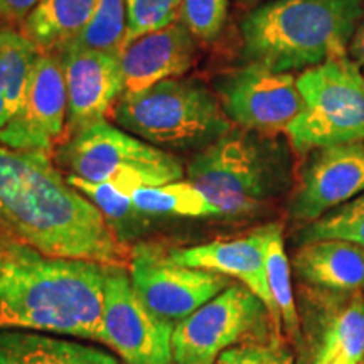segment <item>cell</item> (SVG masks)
Instances as JSON below:
<instances>
[{"label":"cell","instance_id":"cell-1","mask_svg":"<svg viewBox=\"0 0 364 364\" xmlns=\"http://www.w3.org/2000/svg\"><path fill=\"white\" fill-rule=\"evenodd\" d=\"M0 228L49 257L120 265L130 252L44 150L0 144Z\"/></svg>","mask_w":364,"mask_h":364},{"label":"cell","instance_id":"cell-2","mask_svg":"<svg viewBox=\"0 0 364 364\" xmlns=\"http://www.w3.org/2000/svg\"><path fill=\"white\" fill-rule=\"evenodd\" d=\"M107 267L49 257L0 228V331L102 343Z\"/></svg>","mask_w":364,"mask_h":364},{"label":"cell","instance_id":"cell-3","mask_svg":"<svg viewBox=\"0 0 364 364\" xmlns=\"http://www.w3.org/2000/svg\"><path fill=\"white\" fill-rule=\"evenodd\" d=\"M364 0H267L240 22L248 63L292 73L346 58Z\"/></svg>","mask_w":364,"mask_h":364},{"label":"cell","instance_id":"cell-4","mask_svg":"<svg viewBox=\"0 0 364 364\" xmlns=\"http://www.w3.org/2000/svg\"><path fill=\"white\" fill-rule=\"evenodd\" d=\"M188 181L225 220L263 211L292 184V156L284 139L233 127L194 154L186 167Z\"/></svg>","mask_w":364,"mask_h":364},{"label":"cell","instance_id":"cell-5","mask_svg":"<svg viewBox=\"0 0 364 364\" xmlns=\"http://www.w3.org/2000/svg\"><path fill=\"white\" fill-rule=\"evenodd\" d=\"M112 117L120 129L167 152L201 150L233 129L215 91L182 76L124 93Z\"/></svg>","mask_w":364,"mask_h":364},{"label":"cell","instance_id":"cell-6","mask_svg":"<svg viewBox=\"0 0 364 364\" xmlns=\"http://www.w3.org/2000/svg\"><path fill=\"white\" fill-rule=\"evenodd\" d=\"M300 110L285 129L299 154L364 140V78L348 56L309 68L297 78Z\"/></svg>","mask_w":364,"mask_h":364},{"label":"cell","instance_id":"cell-7","mask_svg":"<svg viewBox=\"0 0 364 364\" xmlns=\"http://www.w3.org/2000/svg\"><path fill=\"white\" fill-rule=\"evenodd\" d=\"M56 161L70 176L88 182H108L127 193L184 177V166L176 156L107 120L73 134L58 149Z\"/></svg>","mask_w":364,"mask_h":364},{"label":"cell","instance_id":"cell-8","mask_svg":"<svg viewBox=\"0 0 364 364\" xmlns=\"http://www.w3.org/2000/svg\"><path fill=\"white\" fill-rule=\"evenodd\" d=\"M270 312L247 287L230 285L172 331V364H215L230 348L265 341Z\"/></svg>","mask_w":364,"mask_h":364},{"label":"cell","instance_id":"cell-9","mask_svg":"<svg viewBox=\"0 0 364 364\" xmlns=\"http://www.w3.org/2000/svg\"><path fill=\"white\" fill-rule=\"evenodd\" d=\"M135 294L157 318L176 326L230 287V279L201 268L182 267L161 247L140 243L130 252Z\"/></svg>","mask_w":364,"mask_h":364},{"label":"cell","instance_id":"cell-10","mask_svg":"<svg viewBox=\"0 0 364 364\" xmlns=\"http://www.w3.org/2000/svg\"><path fill=\"white\" fill-rule=\"evenodd\" d=\"M213 88L231 124L241 129L277 135L300 110L292 73L272 71L257 63L216 76Z\"/></svg>","mask_w":364,"mask_h":364},{"label":"cell","instance_id":"cell-11","mask_svg":"<svg viewBox=\"0 0 364 364\" xmlns=\"http://www.w3.org/2000/svg\"><path fill=\"white\" fill-rule=\"evenodd\" d=\"M174 326L161 321L135 294L130 273L107 267L103 289V344L125 364H172Z\"/></svg>","mask_w":364,"mask_h":364},{"label":"cell","instance_id":"cell-12","mask_svg":"<svg viewBox=\"0 0 364 364\" xmlns=\"http://www.w3.org/2000/svg\"><path fill=\"white\" fill-rule=\"evenodd\" d=\"M364 193V140L312 150L289 204L295 223H312Z\"/></svg>","mask_w":364,"mask_h":364},{"label":"cell","instance_id":"cell-13","mask_svg":"<svg viewBox=\"0 0 364 364\" xmlns=\"http://www.w3.org/2000/svg\"><path fill=\"white\" fill-rule=\"evenodd\" d=\"M66 115L68 97L61 61L39 51L19 110L0 129V144L16 150L49 152L61 135Z\"/></svg>","mask_w":364,"mask_h":364},{"label":"cell","instance_id":"cell-14","mask_svg":"<svg viewBox=\"0 0 364 364\" xmlns=\"http://www.w3.org/2000/svg\"><path fill=\"white\" fill-rule=\"evenodd\" d=\"M272 225L273 223H267L238 238L218 240L196 247L171 248L167 250V258L177 265L201 268L238 280L265 304L273 327L279 332L282 327L280 317L267 280V247Z\"/></svg>","mask_w":364,"mask_h":364},{"label":"cell","instance_id":"cell-15","mask_svg":"<svg viewBox=\"0 0 364 364\" xmlns=\"http://www.w3.org/2000/svg\"><path fill=\"white\" fill-rule=\"evenodd\" d=\"M68 97V125L73 134L105 115L124 95L120 58L98 51L65 48L59 51Z\"/></svg>","mask_w":364,"mask_h":364},{"label":"cell","instance_id":"cell-16","mask_svg":"<svg viewBox=\"0 0 364 364\" xmlns=\"http://www.w3.org/2000/svg\"><path fill=\"white\" fill-rule=\"evenodd\" d=\"M196 39L181 22L130 41L120 53L124 93L181 78L194 65Z\"/></svg>","mask_w":364,"mask_h":364},{"label":"cell","instance_id":"cell-17","mask_svg":"<svg viewBox=\"0 0 364 364\" xmlns=\"http://www.w3.org/2000/svg\"><path fill=\"white\" fill-rule=\"evenodd\" d=\"M299 277L307 284L332 292L364 289V247L339 240L300 245L294 257Z\"/></svg>","mask_w":364,"mask_h":364},{"label":"cell","instance_id":"cell-18","mask_svg":"<svg viewBox=\"0 0 364 364\" xmlns=\"http://www.w3.org/2000/svg\"><path fill=\"white\" fill-rule=\"evenodd\" d=\"M0 364H120L93 346L34 331H0Z\"/></svg>","mask_w":364,"mask_h":364},{"label":"cell","instance_id":"cell-19","mask_svg":"<svg viewBox=\"0 0 364 364\" xmlns=\"http://www.w3.org/2000/svg\"><path fill=\"white\" fill-rule=\"evenodd\" d=\"M100 0H39L24 21V36L41 53L63 51L85 29Z\"/></svg>","mask_w":364,"mask_h":364},{"label":"cell","instance_id":"cell-20","mask_svg":"<svg viewBox=\"0 0 364 364\" xmlns=\"http://www.w3.org/2000/svg\"><path fill=\"white\" fill-rule=\"evenodd\" d=\"M39 49L9 27H0V129L19 110Z\"/></svg>","mask_w":364,"mask_h":364},{"label":"cell","instance_id":"cell-21","mask_svg":"<svg viewBox=\"0 0 364 364\" xmlns=\"http://www.w3.org/2000/svg\"><path fill=\"white\" fill-rule=\"evenodd\" d=\"M66 179L73 188L98 208L105 221L122 243L136 238L147 230L150 216L135 206L130 193H127L125 189L108 182H88L75 176H68Z\"/></svg>","mask_w":364,"mask_h":364},{"label":"cell","instance_id":"cell-22","mask_svg":"<svg viewBox=\"0 0 364 364\" xmlns=\"http://www.w3.org/2000/svg\"><path fill=\"white\" fill-rule=\"evenodd\" d=\"M130 196L135 206L149 216L220 218L218 209L188 179L136 188Z\"/></svg>","mask_w":364,"mask_h":364},{"label":"cell","instance_id":"cell-23","mask_svg":"<svg viewBox=\"0 0 364 364\" xmlns=\"http://www.w3.org/2000/svg\"><path fill=\"white\" fill-rule=\"evenodd\" d=\"M318 353L334 364H359L364 358V295H354L339 309L322 334Z\"/></svg>","mask_w":364,"mask_h":364},{"label":"cell","instance_id":"cell-24","mask_svg":"<svg viewBox=\"0 0 364 364\" xmlns=\"http://www.w3.org/2000/svg\"><path fill=\"white\" fill-rule=\"evenodd\" d=\"M267 280L270 289L273 304L279 312L280 324L289 338L295 344H300V318L295 307L292 277H290V263L285 252L284 226L282 223H273L270 238L267 247Z\"/></svg>","mask_w":364,"mask_h":364},{"label":"cell","instance_id":"cell-25","mask_svg":"<svg viewBox=\"0 0 364 364\" xmlns=\"http://www.w3.org/2000/svg\"><path fill=\"white\" fill-rule=\"evenodd\" d=\"M127 31L129 17L125 0H100L88 24L66 48L120 56L127 44Z\"/></svg>","mask_w":364,"mask_h":364},{"label":"cell","instance_id":"cell-26","mask_svg":"<svg viewBox=\"0 0 364 364\" xmlns=\"http://www.w3.org/2000/svg\"><path fill=\"white\" fill-rule=\"evenodd\" d=\"M339 240L364 247V193L302 226L299 243Z\"/></svg>","mask_w":364,"mask_h":364},{"label":"cell","instance_id":"cell-27","mask_svg":"<svg viewBox=\"0 0 364 364\" xmlns=\"http://www.w3.org/2000/svg\"><path fill=\"white\" fill-rule=\"evenodd\" d=\"M179 17L194 39L213 43L226 26L228 0H182Z\"/></svg>","mask_w":364,"mask_h":364},{"label":"cell","instance_id":"cell-28","mask_svg":"<svg viewBox=\"0 0 364 364\" xmlns=\"http://www.w3.org/2000/svg\"><path fill=\"white\" fill-rule=\"evenodd\" d=\"M125 4L129 17V44L140 36L174 24L179 17L182 0H125Z\"/></svg>","mask_w":364,"mask_h":364},{"label":"cell","instance_id":"cell-29","mask_svg":"<svg viewBox=\"0 0 364 364\" xmlns=\"http://www.w3.org/2000/svg\"><path fill=\"white\" fill-rule=\"evenodd\" d=\"M215 364H294V359L273 339L235 346L223 353Z\"/></svg>","mask_w":364,"mask_h":364},{"label":"cell","instance_id":"cell-30","mask_svg":"<svg viewBox=\"0 0 364 364\" xmlns=\"http://www.w3.org/2000/svg\"><path fill=\"white\" fill-rule=\"evenodd\" d=\"M39 0H0V19L19 24L27 19Z\"/></svg>","mask_w":364,"mask_h":364},{"label":"cell","instance_id":"cell-31","mask_svg":"<svg viewBox=\"0 0 364 364\" xmlns=\"http://www.w3.org/2000/svg\"><path fill=\"white\" fill-rule=\"evenodd\" d=\"M348 53L351 56V61L356 63L358 66H364V19L358 26L356 33H354L351 43H349Z\"/></svg>","mask_w":364,"mask_h":364},{"label":"cell","instance_id":"cell-32","mask_svg":"<svg viewBox=\"0 0 364 364\" xmlns=\"http://www.w3.org/2000/svg\"><path fill=\"white\" fill-rule=\"evenodd\" d=\"M312 364H334L331 361L329 358L326 356V354H322V353H316V356H314V361H312Z\"/></svg>","mask_w":364,"mask_h":364},{"label":"cell","instance_id":"cell-33","mask_svg":"<svg viewBox=\"0 0 364 364\" xmlns=\"http://www.w3.org/2000/svg\"><path fill=\"white\" fill-rule=\"evenodd\" d=\"M238 4H243V6H253V4L262 2V0H236Z\"/></svg>","mask_w":364,"mask_h":364}]
</instances>
